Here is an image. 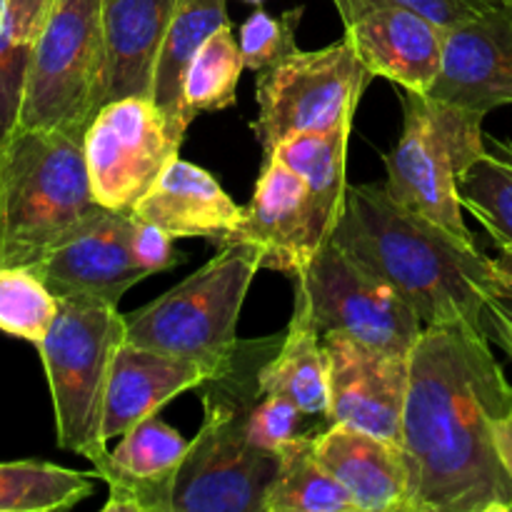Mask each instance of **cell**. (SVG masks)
Wrapping results in <instances>:
<instances>
[{
    "mask_svg": "<svg viewBox=\"0 0 512 512\" xmlns=\"http://www.w3.org/2000/svg\"><path fill=\"white\" fill-rule=\"evenodd\" d=\"M243 3H250V5H255V8H258V5H263L265 0H243Z\"/></svg>",
    "mask_w": 512,
    "mask_h": 512,
    "instance_id": "cell-40",
    "label": "cell"
},
{
    "mask_svg": "<svg viewBox=\"0 0 512 512\" xmlns=\"http://www.w3.org/2000/svg\"><path fill=\"white\" fill-rule=\"evenodd\" d=\"M258 390L260 395H283L308 418L328 420L330 375L323 335L298 310H293L280 348L260 368Z\"/></svg>",
    "mask_w": 512,
    "mask_h": 512,
    "instance_id": "cell-23",
    "label": "cell"
},
{
    "mask_svg": "<svg viewBox=\"0 0 512 512\" xmlns=\"http://www.w3.org/2000/svg\"><path fill=\"white\" fill-rule=\"evenodd\" d=\"M345 38L375 78L430 93L445 60L448 30L393 0H333Z\"/></svg>",
    "mask_w": 512,
    "mask_h": 512,
    "instance_id": "cell-12",
    "label": "cell"
},
{
    "mask_svg": "<svg viewBox=\"0 0 512 512\" xmlns=\"http://www.w3.org/2000/svg\"><path fill=\"white\" fill-rule=\"evenodd\" d=\"M243 70V50L235 38L233 25L228 23L215 30L190 60L183 85L190 118L195 120L200 113H218L235 105Z\"/></svg>",
    "mask_w": 512,
    "mask_h": 512,
    "instance_id": "cell-28",
    "label": "cell"
},
{
    "mask_svg": "<svg viewBox=\"0 0 512 512\" xmlns=\"http://www.w3.org/2000/svg\"><path fill=\"white\" fill-rule=\"evenodd\" d=\"M213 370L195 360L155 353L125 340L110 368L103 410V440L110 443L133 425L160 413L170 400L198 390Z\"/></svg>",
    "mask_w": 512,
    "mask_h": 512,
    "instance_id": "cell-19",
    "label": "cell"
},
{
    "mask_svg": "<svg viewBox=\"0 0 512 512\" xmlns=\"http://www.w3.org/2000/svg\"><path fill=\"white\" fill-rule=\"evenodd\" d=\"M510 408L512 383L488 333L423 330L403 413L415 512H512V478L493 440V420Z\"/></svg>",
    "mask_w": 512,
    "mask_h": 512,
    "instance_id": "cell-1",
    "label": "cell"
},
{
    "mask_svg": "<svg viewBox=\"0 0 512 512\" xmlns=\"http://www.w3.org/2000/svg\"><path fill=\"white\" fill-rule=\"evenodd\" d=\"M125 343V315L95 298H60L58 315L38 345L53 400L55 438L90 465L108 458L103 410L110 368Z\"/></svg>",
    "mask_w": 512,
    "mask_h": 512,
    "instance_id": "cell-7",
    "label": "cell"
},
{
    "mask_svg": "<svg viewBox=\"0 0 512 512\" xmlns=\"http://www.w3.org/2000/svg\"><path fill=\"white\" fill-rule=\"evenodd\" d=\"M373 78L345 35L318 50L298 48L255 73V135L263 158L293 135L353 125Z\"/></svg>",
    "mask_w": 512,
    "mask_h": 512,
    "instance_id": "cell-9",
    "label": "cell"
},
{
    "mask_svg": "<svg viewBox=\"0 0 512 512\" xmlns=\"http://www.w3.org/2000/svg\"><path fill=\"white\" fill-rule=\"evenodd\" d=\"M293 310L303 313L320 335H345L350 340L410 355L423 335L420 315L370 270L355 263L333 240L293 275Z\"/></svg>",
    "mask_w": 512,
    "mask_h": 512,
    "instance_id": "cell-10",
    "label": "cell"
},
{
    "mask_svg": "<svg viewBox=\"0 0 512 512\" xmlns=\"http://www.w3.org/2000/svg\"><path fill=\"white\" fill-rule=\"evenodd\" d=\"M105 3H108V0H105Z\"/></svg>",
    "mask_w": 512,
    "mask_h": 512,
    "instance_id": "cell-41",
    "label": "cell"
},
{
    "mask_svg": "<svg viewBox=\"0 0 512 512\" xmlns=\"http://www.w3.org/2000/svg\"><path fill=\"white\" fill-rule=\"evenodd\" d=\"M105 0H55L30 43L18 125L85 135L108 100Z\"/></svg>",
    "mask_w": 512,
    "mask_h": 512,
    "instance_id": "cell-8",
    "label": "cell"
},
{
    "mask_svg": "<svg viewBox=\"0 0 512 512\" xmlns=\"http://www.w3.org/2000/svg\"><path fill=\"white\" fill-rule=\"evenodd\" d=\"M98 208L83 135L15 128L0 143V265L33 268Z\"/></svg>",
    "mask_w": 512,
    "mask_h": 512,
    "instance_id": "cell-4",
    "label": "cell"
},
{
    "mask_svg": "<svg viewBox=\"0 0 512 512\" xmlns=\"http://www.w3.org/2000/svg\"><path fill=\"white\" fill-rule=\"evenodd\" d=\"M55 0H5L8 28L18 43L30 45L38 38Z\"/></svg>",
    "mask_w": 512,
    "mask_h": 512,
    "instance_id": "cell-35",
    "label": "cell"
},
{
    "mask_svg": "<svg viewBox=\"0 0 512 512\" xmlns=\"http://www.w3.org/2000/svg\"><path fill=\"white\" fill-rule=\"evenodd\" d=\"M485 145L460 178V203L495 245H512V140L485 135Z\"/></svg>",
    "mask_w": 512,
    "mask_h": 512,
    "instance_id": "cell-27",
    "label": "cell"
},
{
    "mask_svg": "<svg viewBox=\"0 0 512 512\" xmlns=\"http://www.w3.org/2000/svg\"><path fill=\"white\" fill-rule=\"evenodd\" d=\"M173 240V235L165 233L158 225L133 218L130 248H133L135 263L145 270V275L165 273V270L183 263L185 255H180V250H175Z\"/></svg>",
    "mask_w": 512,
    "mask_h": 512,
    "instance_id": "cell-33",
    "label": "cell"
},
{
    "mask_svg": "<svg viewBox=\"0 0 512 512\" xmlns=\"http://www.w3.org/2000/svg\"><path fill=\"white\" fill-rule=\"evenodd\" d=\"M60 298L28 265H0V333L38 348L48 335Z\"/></svg>",
    "mask_w": 512,
    "mask_h": 512,
    "instance_id": "cell-29",
    "label": "cell"
},
{
    "mask_svg": "<svg viewBox=\"0 0 512 512\" xmlns=\"http://www.w3.org/2000/svg\"><path fill=\"white\" fill-rule=\"evenodd\" d=\"M93 473L45 460L0 463V512L70 510L93 495Z\"/></svg>",
    "mask_w": 512,
    "mask_h": 512,
    "instance_id": "cell-26",
    "label": "cell"
},
{
    "mask_svg": "<svg viewBox=\"0 0 512 512\" xmlns=\"http://www.w3.org/2000/svg\"><path fill=\"white\" fill-rule=\"evenodd\" d=\"M225 245H245L263 268L298 275L325 245L303 178L278 158H263L253 198Z\"/></svg>",
    "mask_w": 512,
    "mask_h": 512,
    "instance_id": "cell-15",
    "label": "cell"
},
{
    "mask_svg": "<svg viewBox=\"0 0 512 512\" xmlns=\"http://www.w3.org/2000/svg\"><path fill=\"white\" fill-rule=\"evenodd\" d=\"M130 215L180 238H203L220 248L243 220V208L200 165L175 158Z\"/></svg>",
    "mask_w": 512,
    "mask_h": 512,
    "instance_id": "cell-20",
    "label": "cell"
},
{
    "mask_svg": "<svg viewBox=\"0 0 512 512\" xmlns=\"http://www.w3.org/2000/svg\"><path fill=\"white\" fill-rule=\"evenodd\" d=\"M228 23V0H178L160 45L153 85V100L170 118L193 123L185 108V73L200 45Z\"/></svg>",
    "mask_w": 512,
    "mask_h": 512,
    "instance_id": "cell-24",
    "label": "cell"
},
{
    "mask_svg": "<svg viewBox=\"0 0 512 512\" xmlns=\"http://www.w3.org/2000/svg\"><path fill=\"white\" fill-rule=\"evenodd\" d=\"M500 275V290L512 293V245H498V258H495Z\"/></svg>",
    "mask_w": 512,
    "mask_h": 512,
    "instance_id": "cell-38",
    "label": "cell"
},
{
    "mask_svg": "<svg viewBox=\"0 0 512 512\" xmlns=\"http://www.w3.org/2000/svg\"><path fill=\"white\" fill-rule=\"evenodd\" d=\"M313 433L298 435L275 453L278 473L265 495V512H360L315 455Z\"/></svg>",
    "mask_w": 512,
    "mask_h": 512,
    "instance_id": "cell-25",
    "label": "cell"
},
{
    "mask_svg": "<svg viewBox=\"0 0 512 512\" xmlns=\"http://www.w3.org/2000/svg\"><path fill=\"white\" fill-rule=\"evenodd\" d=\"M190 125L170 118L153 98L105 103L83 135L90 188L98 205L130 213L163 170L180 158Z\"/></svg>",
    "mask_w": 512,
    "mask_h": 512,
    "instance_id": "cell-11",
    "label": "cell"
},
{
    "mask_svg": "<svg viewBox=\"0 0 512 512\" xmlns=\"http://www.w3.org/2000/svg\"><path fill=\"white\" fill-rule=\"evenodd\" d=\"M280 343L283 335L240 340L228 368L198 388L203 425L175 478L173 512H265L278 455L250 443L245 415L260 395V368Z\"/></svg>",
    "mask_w": 512,
    "mask_h": 512,
    "instance_id": "cell-3",
    "label": "cell"
},
{
    "mask_svg": "<svg viewBox=\"0 0 512 512\" xmlns=\"http://www.w3.org/2000/svg\"><path fill=\"white\" fill-rule=\"evenodd\" d=\"M130 235L133 215L100 205L68 230L33 270L58 298L80 295L120 305L133 285L148 278L135 263Z\"/></svg>",
    "mask_w": 512,
    "mask_h": 512,
    "instance_id": "cell-13",
    "label": "cell"
},
{
    "mask_svg": "<svg viewBox=\"0 0 512 512\" xmlns=\"http://www.w3.org/2000/svg\"><path fill=\"white\" fill-rule=\"evenodd\" d=\"M403 130L388 153L385 188L413 213L475 243L460 203V178L488 150L483 115L428 93L398 88Z\"/></svg>",
    "mask_w": 512,
    "mask_h": 512,
    "instance_id": "cell-5",
    "label": "cell"
},
{
    "mask_svg": "<svg viewBox=\"0 0 512 512\" xmlns=\"http://www.w3.org/2000/svg\"><path fill=\"white\" fill-rule=\"evenodd\" d=\"M178 0H108V95L105 100L153 98L155 65Z\"/></svg>",
    "mask_w": 512,
    "mask_h": 512,
    "instance_id": "cell-21",
    "label": "cell"
},
{
    "mask_svg": "<svg viewBox=\"0 0 512 512\" xmlns=\"http://www.w3.org/2000/svg\"><path fill=\"white\" fill-rule=\"evenodd\" d=\"M483 3H488V5H508V3H512V0H483Z\"/></svg>",
    "mask_w": 512,
    "mask_h": 512,
    "instance_id": "cell-39",
    "label": "cell"
},
{
    "mask_svg": "<svg viewBox=\"0 0 512 512\" xmlns=\"http://www.w3.org/2000/svg\"><path fill=\"white\" fill-rule=\"evenodd\" d=\"M428 95L483 118L512 105V3L448 30L443 70Z\"/></svg>",
    "mask_w": 512,
    "mask_h": 512,
    "instance_id": "cell-16",
    "label": "cell"
},
{
    "mask_svg": "<svg viewBox=\"0 0 512 512\" xmlns=\"http://www.w3.org/2000/svg\"><path fill=\"white\" fill-rule=\"evenodd\" d=\"M305 420L308 415L283 395H258L245 415V435L255 448L275 455L285 443L308 433Z\"/></svg>",
    "mask_w": 512,
    "mask_h": 512,
    "instance_id": "cell-31",
    "label": "cell"
},
{
    "mask_svg": "<svg viewBox=\"0 0 512 512\" xmlns=\"http://www.w3.org/2000/svg\"><path fill=\"white\" fill-rule=\"evenodd\" d=\"M330 240L388 283L425 328L465 325L488 333L485 303L500 288L495 260L485 258L478 243H465L400 205L385 183L350 185Z\"/></svg>",
    "mask_w": 512,
    "mask_h": 512,
    "instance_id": "cell-2",
    "label": "cell"
},
{
    "mask_svg": "<svg viewBox=\"0 0 512 512\" xmlns=\"http://www.w3.org/2000/svg\"><path fill=\"white\" fill-rule=\"evenodd\" d=\"M313 450L360 512H415L403 445L343 423L313 433Z\"/></svg>",
    "mask_w": 512,
    "mask_h": 512,
    "instance_id": "cell-18",
    "label": "cell"
},
{
    "mask_svg": "<svg viewBox=\"0 0 512 512\" xmlns=\"http://www.w3.org/2000/svg\"><path fill=\"white\" fill-rule=\"evenodd\" d=\"M330 375L328 423L353 425L403 445L410 355L385 353L345 335H323Z\"/></svg>",
    "mask_w": 512,
    "mask_h": 512,
    "instance_id": "cell-14",
    "label": "cell"
},
{
    "mask_svg": "<svg viewBox=\"0 0 512 512\" xmlns=\"http://www.w3.org/2000/svg\"><path fill=\"white\" fill-rule=\"evenodd\" d=\"M185 440L160 413L140 420L118 438L103 463L93 465V478L108 485L105 512H173L178 470L188 455Z\"/></svg>",
    "mask_w": 512,
    "mask_h": 512,
    "instance_id": "cell-17",
    "label": "cell"
},
{
    "mask_svg": "<svg viewBox=\"0 0 512 512\" xmlns=\"http://www.w3.org/2000/svg\"><path fill=\"white\" fill-rule=\"evenodd\" d=\"M258 270L245 245H220L218 253L175 288L125 315V340L138 348L203 363L218 375L238 350V323Z\"/></svg>",
    "mask_w": 512,
    "mask_h": 512,
    "instance_id": "cell-6",
    "label": "cell"
},
{
    "mask_svg": "<svg viewBox=\"0 0 512 512\" xmlns=\"http://www.w3.org/2000/svg\"><path fill=\"white\" fill-rule=\"evenodd\" d=\"M393 3L408 5V8L418 10V13H423L425 18L443 25L445 30L458 28V25L478 18L483 10L490 8V5L483 3V0H393Z\"/></svg>",
    "mask_w": 512,
    "mask_h": 512,
    "instance_id": "cell-34",
    "label": "cell"
},
{
    "mask_svg": "<svg viewBox=\"0 0 512 512\" xmlns=\"http://www.w3.org/2000/svg\"><path fill=\"white\" fill-rule=\"evenodd\" d=\"M303 13V5L285 10L280 15H270L268 10L258 5V10L240 25L238 33L245 70L260 73V70L283 60L285 55L295 53L298 50V28Z\"/></svg>",
    "mask_w": 512,
    "mask_h": 512,
    "instance_id": "cell-30",
    "label": "cell"
},
{
    "mask_svg": "<svg viewBox=\"0 0 512 512\" xmlns=\"http://www.w3.org/2000/svg\"><path fill=\"white\" fill-rule=\"evenodd\" d=\"M28 60L30 45L13 38L5 18V0H0V143L18 125Z\"/></svg>",
    "mask_w": 512,
    "mask_h": 512,
    "instance_id": "cell-32",
    "label": "cell"
},
{
    "mask_svg": "<svg viewBox=\"0 0 512 512\" xmlns=\"http://www.w3.org/2000/svg\"><path fill=\"white\" fill-rule=\"evenodd\" d=\"M350 133H353V125H340L325 133H300L283 140L270 155L303 178L315 225L325 243L333 238V230L348 198L350 185L345 165H348Z\"/></svg>",
    "mask_w": 512,
    "mask_h": 512,
    "instance_id": "cell-22",
    "label": "cell"
},
{
    "mask_svg": "<svg viewBox=\"0 0 512 512\" xmlns=\"http://www.w3.org/2000/svg\"><path fill=\"white\" fill-rule=\"evenodd\" d=\"M485 330L490 343L512 360V293L508 290L498 288L485 303Z\"/></svg>",
    "mask_w": 512,
    "mask_h": 512,
    "instance_id": "cell-36",
    "label": "cell"
},
{
    "mask_svg": "<svg viewBox=\"0 0 512 512\" xmlns=\"http://www.w3.org/2000/svg\"><path fill=\"white\" fill-rule=\"evenodd\" d=\"M493 440L500 460H503L505 470H508L512 478V408L493 420Z\"/></svg>",
    "mask_w": 512,
    "mask_h": 512,
    "instance_id": "cell-37",
    "label": "cell"
}]
</instances>
